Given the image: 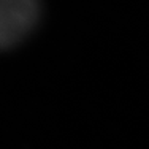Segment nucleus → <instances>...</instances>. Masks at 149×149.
I'll use <instances>...</instances> for the list:
<instances>
[{
  "label": "nucleus",
  "instance_id": "obj_1",
  "mask_svg": "<svg viewBox=\"0 0 149 149\" xmlns=\"http://www.w3.org/2000/svg\"><path fill=\"white\" fill-rule=\"evenodd\" d=\"M40 0H0V51L17 45L35 27Z\"/></svg>",
  "mask_w": 149,
  "mask_h": 149
}]
</instances>
